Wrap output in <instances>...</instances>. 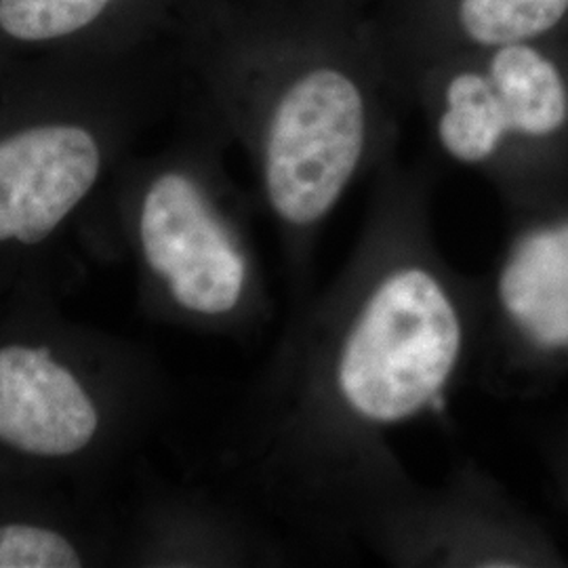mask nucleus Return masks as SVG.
Masks as SVG:
<instances>
[{
  "label": "nucleus",
  "instance_id": "nucleus-11",
  "mask_svg": "<svg viewBox=\"0 0 568 568\" xmlns=\"http://www.w3.org/2000/svg\"><path fill=\"white\" fill-rule=\"evenodd\" d=\"M110 0H0V26L20 41L68 37L95 18Z\"/></svg>",
  "mask_w": 568,
  "mask_h": 568
},
{
  "label": "nucleus",
  "instance_id": "nucleus-10",
  "mask_svg": "<svg viewBox=\"0 0 568 568\" xmlns=\"http://www.w3.org/2000/svg\"><path fill=\"white\" fill-rule=\"evenodd\" d=\"M568 0H462L459 21L471 41L506 47L551 30Z\"/></svg>",
  "mask_w": 568,
  "mask_h": 568
},
{
  "label": "nucleus",
  "instance_id": "nucleus-8",
  "mask_svg": "<svg viewBox=\"0 0 568 568\" xmlns=\"http://www.w3.org/2000/svg\"><path fill=\"white\" fill-rule=\"evenodd\" d=\"M488 79L506 110L514 138L544 140L565 126L567 87L556 65L535 49L520 42L501 47L490 61Z\"/></svg>",
  "mask_w": 568,
  "mask_h": 568
},
{
  "label": "nucleus",
  "instance_id": "nucleus-2",
  "mask_svg": "<svg viewBox=\"0 0 568 568\" xmlns=\"http://www.w3.org/2000/svg\"><path fill=\"white\" fill-rule=\"evenodd\" d=\"M371 110L363 89L333 68L291 82L265 121L262 171L293 281H310L326 220L365 161Z\"/></svg>",
  "mask_w": 568,
  "mask_h": 568
},
{
  "label": "nucleus",
  "instance_id": "nucleus-5",
  "mask_svg": "<svg viewBox=\"0 0 568 568\" xmlns=\"http://www.w3.org/2000/svg\"><path fill=\"white\" fill-rule=\"evenodd\" d=\"M480 293L476 363L485 375L511 363L568 358V217L516 232Z\"/></svg>",
  "mask_w": 568,
  "mask_h": 568
},
{
  "label": "nucleus",
  "instance_id": "nucleus-4",
  "mask_svg": "<svg viewBox=\"0 0 568 568\" xmlns=\"http://www.w3.org/2000/svg\"><path fill=\"white\" fill-rule=\"evenodd\" d=\"M138 230L150 274L185 316L222 325L260 310L248 246L192 175L166 171L150 183Z\"/></svg>",
  "mask_w": 568,
  "mask_h": 568
},
{
  "label": "nucleus",
  "instance_id": "nucleus-9",
  "mask_svg": "<svg viewBox=\"0 0 568 568\" xmlns=\"http://www.w3.org/2000/svg\"><path fill=\"white\" fill-rule=\"evenodd\" d=\"M443 150L459 163L487 164L511 135L506 110L488 74L459 72L445 89L436 119Z\"/></svg>",
  "mask_w": 568,
  "mask_h": 568
},
{
  "label": "nucleus",
  "instance_id": "nucleus-3",
  "mask_svg": "<svg viewBox=\"0 0 568 568\" xmlns=\"http://www.w3.org/2000/svg\"><path fill=\"white\" fill-rule=\"evenodd\" d=\"M354 544L389 567L516 568L532 560L527 530L476 459L438 485L410 478L366 511Z\"/></svg>",
  "mask_w": 568,
  "mask_h": 568
},
{
  "label": "nucleus",
  "instance_id": "nucleus-1",
  "mask_svg": "<svg viewBox=\"0 0 568 568\" xmlns=\"http://www.w3.org/2000/svg\"><path fill=\"white\" fill-rule=\"evenodd\" d=\"M480 283L448 264L424 209L387 201L286 328L265 386L257 466L302 541L354 544L413 476L394 434L440 413L476 366Z\"/></svg>",
  "mask_w": 568,
  "mask_h": 568
},
{
  "label": "nucleus",
  "instance_id": "nucleus-6",
  "mask_svg": "<svg viewBox=\"0 0 568 568\" xmlns=\"http://www.w3.org/2000/svg\"><path fill=\"white\" fill-rule=\"evenodd\" d=\"M102 154L72 124L26 129L0 142V243L47 241L98 182Z\"/></svg>",
  "mask_w": 568,
  "mask_h": 568
},
{
  "label": "nucleus",
  "instance_id": "nucleus-7",
  "mask_svg": "<svg viewBox=\"0 0 568 568\" xmlns=\"http://www.w3.org/2000/svg\"><path fill=\"white\" fill-rule=\"evenodd\" d=\"M100 427L79 377L47 347H0V443L34 457H72Z\"/></svg>",
  "mask_w": 568,
  "mask_h": 568
},
{
  "label": "nucleus",
  "instance_id": "nucleus-12",
  "mask_svg": "<svg viewBox=\"0 0 568 568\" xmlns=\"http://www.w3.org/2000/svg\"><path fill=\"white\" fill-rule=\"evenodd\" d=\"M82 556L53 528L0 525V568H77Z\"/></svg>",
  "mask_w": 568,
  "mask_h": 568
}]
</instances>
